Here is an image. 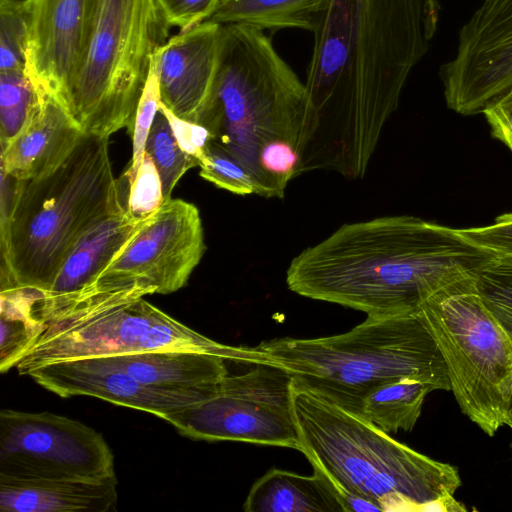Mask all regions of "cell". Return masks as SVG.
<instances>
[{
	"instance_id": "18",
	"label": "cell",
	"mask_w": 512,
	"mask_h": 512,
	"mask_svg": "<svg viewBox=\"0 0 512 512\" xmlns=\"http://www.w3.org/2000/svg\"><path fill=\"white\" fill-rule=\"evenodd\" d=\"M40 88L41 101L35 114L1 150V168L17 180H30L54 170L85 134L63 101Z\"/></svg>"
},
{
	"instance_id": "19",
	"label": "cell",
	"mask_w": 512,
	"mask_h": 512,
	"mask_svg": "<svg viewBox=\"0 0 512 512\" xmlns=\"http://www.w3.org/2000/svg\"><path fill=\"white\" fill-rule=\"evenodd\" d=\"M139 382L176 391H215L228 374L222 355L194 350H150L104 356Z\"/></svg>"
},
{
	"instance_id": "16",
	"label": "cell",
	"mask_w": 512,
	"mask_h": 512,
	"mask_svg": "<svg viewBox=\"0 0 512 512\" xmlns=\"http://www.w3.org/2000/svg\"><path fill=\"white\" fill-rule=\"evenodd\" d=\"M223 25L204 21L169 37L154 53L161 103L177 117L201 124L219 61Z\"/></svg>"
},
{
	"instance_id": "15",
	"label": "cell",
	"mask_w": 512,
	"mask_h": 512,
	"mask_svg": "<svg viewBox=\"0 0 512 512\" xmlns=\"http://www.w3.org/2000/svg\"><path fill=\"white\" fill-rule=\"evenodd\" d=\"M26 1L30 12L26 70L65 104L99 0Z\"/></svg>"
},
{
	"instance_id": "14",
	"label": "cell",
	"mask_w": 512,
	"mask_h": 512,
	"mask_svg": "<svg viewBox=\"0 0 512 512\" xmlns=\"http://www.w3.org/2000/svg\"><path fill=\"white\" fill-rule=\"evenodd\" d=\"M28 376L62 398L93 396L151 413L164 420L173 412L209 398L216 391H176L151 387L109 365L102 357L49 363L30 371Z\"/></svg>"
},
{
	"instance_id": "22",
	"label": "cell",
	"mask_w": 512,
	"mask_h": 512,
	"mask_svg": "<svg viewBox=\"0 0 512 512\" xmlns=\"http://www.w3.org/2000/svg\"><path fill=\"white\" fill-rule=\"evenodd\" d=\"M329 0H220L207 20L261 30L295 28L314 32Z\"/></svg>"
},
{
	"instance_id": "32",
	"label": "cell",
	"mask_w": 512,
	"mask_h": 512,
	"mask_svg": "<svg viewBox=\"0 0 512 512\" xmlns=\"http://www.w3.org/2000/svg\"><path fill=\"white\" fill-rule=\"evenodd\" d=\"M455 230L463 239L494 257L512 261V213L499 215L487 226Z\"/></svg>"
},
{
	"instance_id": "5",
	"label": "cell",
	"mask_w": 512,
	"mask_h": 512,
	"mask_svg": "<svg viewBox=\"0 0 512 512\" xmlns=\"http://www.w3.org/2000/svg\"><path fill=\"white\" fill-rule=\"evenodd\" d=\"M124 181L114 176L108 138L87 133L51 172L15 179L11 216L0 227L1 287L45 291L78 240L126 208Z\"/></svg>"
},
{
	"instance_id": "35",
	"label": "cell",
	"mask_w": 512,
	"mask_h": 512,
	"mask_svg": "<svg viewBox=\"0 0 512 512\" xmlns=\"http://www.w3.org/2000/svg\"><path fill=\"white\" fill-rule=\"evenodd\" d=\"M493 138L512 153V88L491 101L482 111Z\"/></svg>"
},
{
	"instance_id": "24",
	"label": "cell",
	"mask_w": 512,
	"mask_h": 512,
	"mask_svg": "<svg viewBox=\"0 0 512 512\" xmlns=\"http://www.w3.org/2000/svg\"><path fill=\"white\" fill-rule=\"evenodd\" d=\"M437 387L402 378L375 387L363 399L360 414L386 433L410 431L420 417L425 397Z\"/></svg>"
},
{
	"instance_id": "36",
	"label": "cell",
	"mask_w": 512,
	"mask_h": 512,
	"mask_svg": "<svg viewBox=\"0 0 512 512\" xmlns=\"http://www.w3.org/2000/svg\"><path fill=\"white\" fill-rule=\"evenodd\" d=\"M344 512H375L382 511L373 501L362 496L339 492Z\"/></svg>"
},
{
	"instance_id": "26",
	"label": "cell",
	"mask_w": 512,
	"mask_h": 512,
	"mask_svg": "<svg viewBox=\"0 0 512 512\" xmlns=\"http://www.w3.org/2000/svg\"><path fill=\"white\" fill-rule=\"evenodd\" d=\"M145 153L154 162L162 182L164 200L180 178L190 169L199 166V160L186 153L177 142L170 123L161 109L151 126Z\"/></svg>"
},
{
	"instance_id": "23",
	"label": "cell",
	"mask_w": 512,
	"mask_h": 512,
	"mask_svg": "<svg viewBox=\"0 0 512 512\" xmlns=\"http://www.w3.org/2000/svg\"><path fill=\"white\" fill-rule=\"evenodd\" d=\"M0 371L16 367L47 329L35 312L38 295L17 286L1 287Z\"/></svg>"
},
{
	"instance_id": "27",
	"label": "cell",
	"mask_w": 512,
	"mask_h": 512,
	"mask_svg": "<svg viewBox=\"0 0 512 512\" xmlns=\"http://www.w3.org/2000/svg\"><path fill=\"white\" fill-rule=\"evenodd\" d=\"M475 287L512 341V261L493 257L474 275Z\"/></svg>"
},
{
	"instance_id": "11",
	"label": "cell",
	"mask_w": 512,
	"mask_h": 512,
	"mask_svg": "<svg viewBox=\"0 0 512 512\" xmlns=\"http://www.w3.org/2000/svg\"><path fill=\"white\" fill-rule=\"evenodd\" d=\"M112 450L93 428L50 412H0V478H115Z\"/></svg>"
},
{
	"instance_id": "9",
	"label": "cell",
	"mask_w": 512,
	"mask_h": 512,
	"mask_svg": "<svg viewBox=\"0 0 512 512\" xmlns=\"http://www.w3.org/2000/svg\"><path fill=\"white\" fill-rule=\"evenodd\" d=\"M419 313L461 411L488 436L512 429V341L483 303L474 276L433 295Z\"/></svg>"
},
{
	"instance_id": "2",
	"label": "cell",
	"mask_w": 512,
	"mask_h": 512,
	"mask_svg": "<svg viewBox=\"0 0 512 512\" xmlns=\"http://www.w3.org/2000/svg\"><path fill=\"white\" fill-rule=\"evenodd\" d=\"M493 257L455 228L410 215L385 216L344 224L304 249L290 262L286 284L300 296L367 316L415 314Z\"/></svg>"
},
{
	"instance_id": "20",
	"label": "cell",
	"mask_w": 512,
	"mask_h": 512,
	"mask_svg": "<svg viewBox=\"0 0 512 512\" xmlns=\"http://www.w3.org/2000/svg\"><path fill=\"white\" fill-rule=\"evenodd\" d=\"M117 479L0 478L2 512H108L117 504Z\"/></svg>"
},
{
	"instance_id": "13",
	"label": "cell",
	"mask_w": 512,
	"mask_h": 512,
	"mask_svg": "<svg viewBox=\"0 0 512 512\" xmlns=\"http://www.w3.org/2000/svg\"><path fill=\"white\" fill-rule=\"evenodd\" d=\"M457 40L439 68L445 102L457 114L476 115L512 88V0H482Z\"/></svg>"
},
{
	"instance_id": "31",
	"label": "cell",
	"mask_w": 512,
	"mask_h": 512,
	"mask_svg": "<svg viewBox=\"0 0 512 512\" xmlns=\"http://www.w3.org/2000/svg\"><path fill=\"white\" fill-rule=\"evenodd\" d=\"M161 95L157 77L152 69L140 97L135 114L133 137V155L131 164L124 174L125 179L131 181L143 160L146 141L154 122L155 116L160 109Z\"/></svg>"
},
{
	"instance_id": "21",
	"label": "cell",
	"mask_w": 512,
	"mask_h": 512,
	"mask_svg": "<svg viewBox=\"0 0 512 512\" xmlns=\"http://www.w3.org/2000/svg\"><path fill=\"white\" fill-rule=\"evenodd\" d=\"M304 476L273 468L251 487L246 512H344L339 491L316 465Z\"/></svg>"
},
{
	"instance_id": "7",
	"label": "cell",
	"mask_w": 512,
	"mask_h": 512,
	"mask_svg": "<svg viewBox=\"0 0 512 512\" xmlns=\"http://www.w3.org/2000/svg\"><path fill=\"white\" fill-rule=\"evenodd\" d=\"M170 28L155 0H99L65 99L85 133H133L152 57Z\"/></svg>"
},
{
	"instance_id": "29",
	"label": "cell",
	"mask_w": 512,
	"mask_h": 512,
	"mask_svg": "<svg viewBox=\"0 0 512 512\" xmlns=\"http://www.w3.org/2000/svg\"><path fill=\"white\" fill-rule=\"evenodd\" d=\"M200 176L237 195H258V186L248 169L228 150L210 140L199 161Z\"/></svg>"
},
{
	"instance_id": "17",
	"label": "cell",
	"mask_w": 512,
	"mask_h": 512,
	"mask_svg": "<svg viewBox=\"0 0 512 512\" xmlns=\"http://www.w3.org/2000/svg\"><path fill=\"white\" fill-rule=\"evenodd\" d=\"M144 221L124 208L87 231L66 255L49 287L38 295L36 315L48 325L85 298Z\"/></svg>"
},
{
	"instance_id": "4",
	"label": "cell",
	"mask_w": 512,
	"mask_h": 512,
	"mask_svg": "<svg viewBox=\"0 0 512 512\" xmlns=\"http://www.w3.org/2000/svg\"><path fill=\"white\" fill-rule=\"evenodd\" d=\"M301 452L339 492L375 502L386 511H465L454 494L456 467L396 441L363 416L317 393L293 387Z\"/></svg>"
},
{
	"instance_id": "6",
	"label": "cell",
	"mask_w": 512,
	"mask_h": 512,
	"mask_svg": "<svg viewBox=\"0 0 512 512\" xmlns=\"http://www.w3.org/2000/svg\"><path fill=\"white\" fill-rule=\"evenodd\" d=\"M252 349L258 364L284 369L295 385L356 414L371 390L393 380L413 378L450 390L445 362L419 312L367 316L342 334L274 338Z\"/></svg>"
},
{
	"instance_id": "34",
	"label": "cell",
	"mask_w": 512,
	"mask_h": 512,
	"mask_svg": "<svg viewBox=\"0 0 512 512\" xmlns=\"http://www.w3.org/2000/svg\"><path fill=\"white\" fill-rule=\"evenodd\" d=\"M160 109L167 117L182 150L200 161L208 142L211 140L207 128L177 117L162 103H160Z\"/></svg>"
},
{
	"instance_id": "28",
	"label": "cell",
	"mask_w": 512,
	"mask_h": 512,
	"mask_svg": "<svg viewBox=\"0 0 512 512\" xmlns=\"http://www.w3.org/2000/svg\"><path fill=\"white\" fill-rule=\"evenodd\" d=\"M30 12L26 0H0V72L26 68Z\"/></svg>"
},
{
	"instance_id": "1",
	"label": "cell",
	"mask_w": 512,
	"mask_h": 512,
	"mask_svg": "<svg viewBox=\"0 0 512 512\" xmlns=\"http://www.w3.org/2000/svg\"><path fill=\"white\" fill-rule=\"evenodd\" d=\"M435 0H329L305 85L315 115L300 174L361 178L439 21Z\"/></svg>"
},
{
	"instance_id": "8",
	"label": "cell",
	"mask_w": 512,
	"mask_h": 512,
	"mask_svg": "<svg viewBox=\"0 0 512 512\" xmlns=\"http://www.w3.org/2000/svg\"><path fill=\"white\" fill-rule=\"evenodd\" d=\"M144 287L92 294L67 310L17 364L21 375L43 365L150 350H194L251 363L250 348L218 343L158 309Z\"/></svg>"
},
{
	"instance_id": "33",
	"label": "cell",
	"mask_w": 512,
	"mask_h": 512,
	"mask_svg": "<svg viewBox=\"0 0 512 512\" xmlns=\"http://www.w3.org/2000/svg\"><path fill=\"white\" fill-rule=\"evenodd\" d=\"M220 0H155L162 16L170 27L188 30L214 13Z\"/></svg>"
},
{
	"instance_id": "30",
	"label": "cell",
	"mask_w": 512,
	"mask_h": 512,
	"mask_svg": "<svg viewBox=\"0 0 512 512\" xmlns=\"http://www.w3.org/2000/svg\"><path fill=\"white\" fill-rule=\"evenodd\" d=\"M163 202L160 175L154 162L144 153L135 177L128 182L126 209L135 218L146 220L161 207Z\"/></svg>"
},
{
	"instance_id": "12",
	"label": "cell",
	"mask_w": 512,
	"mask_h": 512,
	"mask_svg": "<svg viewBox=\"0 0 512 512\" xmlns=\"http://www.w3.org/2000/svg\"><path fill=\"white\" fill-rule=\"evenodd\" d=\"M205 250L198 208L169 198L112 259L87 296L133 287L176 292L187 284Z\"/></svg>"
},
{
	"instance_id": "3",
	"label": "cell",
	"mask_w": 512,
	"mask_h": 512,
	"mask_svg": "<svg viewBox=\"0 0 512 512\" xmlns=\"http://www.w3.org/2000/svg\"><path fill=\"white\" fill-rule=\"evenodd\" d=\"M251 173L258 195L283 198L315 129L305 82L263 30L223 25L217 72L201 124Z\"/></svg>"
},
{
	"instance_id": "25",
	"label": "cell",
	"mask_w": 512,
	"mask_h": 512,
	"mask_svg": "<svg viewBox=\"0 0 512 512\" xmlns=\"http://www.w3.org/2000/svg\"><path fill=\"white\" fill-rule=\"evenodd\" d=\"M41 101L26 68L0 72V142L5 149L25 128Z\"/></svg>"
},
{
	"instance_id": "10",
	"label": "cell",
	"mask_w": 512,
	"mask_h": 512,
	"mask_svg": "<svg viewBox=\"0 0 512 512\" xmlns=\"http://www.w3.org/2000/svg\"><path fill=\"white\" fill-rule=\"evenodd\" d=\"M254 365L242 374L228 373L212 396L165 420L195 440L247 442L301 452L292 376L278 366Z\"/></svg>"
}]
</instances>
